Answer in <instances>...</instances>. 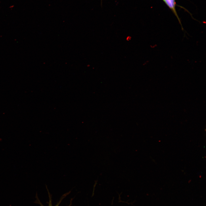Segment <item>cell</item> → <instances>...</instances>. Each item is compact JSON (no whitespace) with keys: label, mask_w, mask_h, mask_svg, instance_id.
I'll use <instances>...</instances> for the list:
<instances>
[{"label":"cell","mask_w":206,"mask_h":206,"mask_svg":"<svg viewBox=\"0 0 206 206\" xmlns=\"http://www.w3.org/2000/svg\"><path fill=\"white\" fill-rule=\"evenodd\" d=\"M163 1L169 7V8L172 10V11L173 13L177 17L179 23L181 25L182 30L183 29L182 25L181 23L180 19L178 15L177 11L176 10V3L175 0H163Z\"/></svg>","instance_id":"1"},{"label":"cell","mask_w":206,"mask_h":206,"mask_svg":"<svg viewBox=\"0 0 206 206\" xmlns=\"http://www.w3.org/2000/svg\"><path fill=\"white\" fill-rule=\"evenodd\" d=\"M48 193H49V205H48V206H52V205L51 199V198L50 197H51L50 196V195L49 193V192H48ZM61 201V200L60 201V202H59V203L56 205V206H58L60 204ZM39 202L40 203H39V204L41 206H44L43 205H42V204L39 201Z\"/></svg>","instance_id":"2"},{"label":"cell","mask_w":206,"mask_h":206,"mask_svg":"<svg viewBox=\"0 0 206 206\" xmlns=\"http://www.w3.org/2000/svg\"><path fill=\"white\" fill-rule=\"evenodd\" d=\"M132 37L131 36H128L126 39V40L127 41H130Z\"/></svg>","instance_id":"3"}]
</instances>
